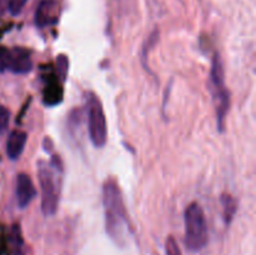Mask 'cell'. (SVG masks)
<instances>
[{
  "mask_svg": "<svg viewBox=\"0 0 256 255\" xmlns=\"http://www.w3.org/2000/svg\"><path fill=\"white\" fill-rule=\"evenodd\" d=\"M58 172H62V166L55 162H39V182L42 189V210L45 216L55 214L59 205L60 179Z\"/></svg>",
  "mask_w": 256,
  "mask_h": 255,
  "instance_id": "3957f363",
  "label": "cell"
},
{
  "mask_svg": "<svg viewBox=\"0 0 256 255\" xmlns=\"http://www.w3.org/2000/svg\"><path fill=\"white\" fill-rule=\"evenodd\" d=\"M2 0H0V14H2Z\"/></svg>",
  "mask_w": 256,
  "mask_h": 255,
  "instance_id": "9a60e30c",
  "label": "cell"
},
{
  "mask_svg": "<svg viewBox=\"0 0 256 255\" xmlns=\"http://www.w3.org/2000/svg\"><path fill=\"white\" fill-rule=\"evenodd\" d=\"M165 252H166V255H182V250H180L176 240L172 236L168 238L166 242H165Z\"/></svg>",
  "mask_w": 256,
  "mask_h": 255,
  "instance_id": "30bf717a",
  "label": "cell"
},
{
  "mask_svg": "<svg viewBox=\"0 0 256 255\" xmlns=\"http://www.w3.org/2000/svg\"><path fill=\"white\" fill-rule=\"evenodd\" d=\"M28 135L22 130H14L10 132L6 142V154L12 160L18 159L24 152L25 144H26Z\"/></svg>",
  "mask_w": 256,
  "mask_h": 255,
  "instance_id": "ba28073f",
  "label": "cell"
},
{
  "mask_svg": "<svg viewBox=\"0 0 256 255\" xmlns=\"http://www.w3.org/2000/svg\"><path fill=\"white\" fill-rule=\"evenodd\" d=\"M222 215L226 224H230L234 219L235 214L238 210L236 200L230 194H222Z\"/></svg>",
  "mask_w": 256,
  "mask_h": 255,
  "instance_id": "9c48e42d",
  "label": "cell"
},
{
  "mask_svg": "<svg viewBox=\"0 0 256 255\" xmlns=\"http://www.w3.org/2000/svg\"><path fill=\"white\" fill-rule=\"evenodd\" d=\"M60 16V5L58 0H42L35 12V24L38 28L55 25Z\"/></svg>",
  "mask_w": 256,
  "mask_h": 255,
  "instance_id": "5b68a950",
  "label": "cell"
},
{
  "mask_svg": "<svg viewBox=\"0 0 256 255\" xmlns=\"http://www.w3.org/2000/svg\"><path fill=\"white\" fill-rule=\"evenodd\" d=\"M102 202L105 212V229L115 242L122 244L128 236L129 224L122 192L118 182L112 178L108 179L102 188Z\"/></svg>",
  "mask_w": 256,
  "mask_h": 255,
  "instance_id": "6da1fadb",
  "label": "cell"
},
{
  "mask_svg": "<svg viewBox=\"0 0 256 255\" xmlns=\"http://www.w3.org/2000/svg\"><path fill=\"white\" fill-rule=\"evenodd\" d=\"M15 194H16V200L19 208L29 206L30 202L36 196V189L34 186L32 178L28 174L20 172L16 178V188H15Z\"/></svg>",
  "mask_w": 256,
  "mask_h": 255,
  "instance_id": "52a82bcc",
  "label": "cell"
},
{
  "mask_svg": "<svg viewBox=\"0 0 256 255\" xmlns=\"http://www.w3.org/2000/svg\"><path fill=\"white\" fill-rule=\"evenodd\" d=\"M56 65L59 66V72L60 75H62V78L65 79V76H66L68 74V59L64 55H60V56L58 58Z\"/></svg>",
  "mask_w": 256,
  "mask_h": 255,
  "instance_id": "4fadbf2b",
  "label": "cell"
},
{
  "mask_svg": "<svg viewBox=\"0 0 256 255\" xmlns=\"http://www.w3.org/2000/svg\"><path fill=\"white\" fill-rule=\"evenodd\" d=\"M28 0H8V9H9L10 14L18 15L22 10L24 5L26 4Z\"/></svg>",
  "mask_w": 256,
  "mask_h": 255,
  "instance_id": "8fae6325",
  "label": "cell"
},
{
  "mask_svg": "<svg viewBox=\"0 0 256 255\" xmlns=\"http://www.w3.org/2000/svg\"><path fill=\"white\" fill-rule=\"evenodd\" d=\"M10 120V112L5 106L0 105V134L6 130Z\"/></svg>",
  "mask_w": 256,
  "mask_h": 255,
  "instance_id": "7c38bea8",
  "label": "cell"
},
{
  "mask_svg": "<svg viewBox=\"0 0 256 255\" xmlns=\"http://www.w3.org/2000/svg\"><path fill=\"white\" fill-rule=\"evenodd\" d=\"M6 62H8V49L0 48V72L6 70Z\"/></svg>",
  "mask_w": 256,
  "mask_h": 255,
  "instance_id": "5bb4252c",
  "label": "cell"
},
{
  "mask_svg": "<svg viewBox=\"0 0 256 255\" xmlns=\"http://www.w3.org/2000/svg\"><path fill=\"white\" fill-rule=\"evenodd\" d=\"M88 130L95 148H102L106 144V118L99 98L94 94H90L88 99Z\"/></svg>",
  "mask_w": 256,
  "mask_h": 255,
  "instance_id": "277c9868",
  "label": "cell"
},
{
  "mask_svg": "<svg viewBox=\"0 0 256 255\" xmlns=\"http://www.w3.org/2000/svg\"><path fill=\"white\" fill-rule=\"evenodd\" d=\"M6 69L16 74H26L32 72V62L28 50L22 48H12L8 49Z\"/></svg>",
  "mask_w": 256,
  "mask_h": 255,
  "instance_id": "8992f818",
  "label": "cell"
},
{
  "mask_svg": "<svg viewBox=\"0 0 256 255\" xmlns=\"http://www.w3.org/2000/svg\"><path fill=\"white\" fill-rule=\"evenodd\" d=\"M185 245L190 252H200L209 240L206 219L202 208L198 202L188 205L184 212Z\"/></svg>",
  "mask_w": 256,
  "mask_h": 255,
  "instance_id": "7a4b0ae2",
  "label": "cell"
}]
</instances>
